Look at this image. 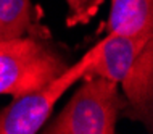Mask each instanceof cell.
Listing matches in <instances>:
<instances>
[{"instance_id":"1","label":"cell","mask_w":153,"mask_h":134,"mask_svg":"<svg viewBox=\"0 0 153 134\" xmlns=\"http://www.w3.org/2000/svg\"><path fill=\"white\" fill-rule=\"evenodd\" d=\"M82 84L44 133L47 134H114L126 99L118 82L102 76H84Z\"/></svg>"},{"instance_id":"2","label":"cell","mask_w":153,"mask_h":134,"mask_svg":"<svg viewBox=\"0 0 153 134\" xmlns=\"http://www.w3.org/2000/svg\"><path fill=\"white\" fill-rule=\"evenodd\" d=\"M68 68L63 57L34 37L0 40V95L31 94Z\"/></svg>"},{"instance_id":"3","label":"cell","mask_w":153,"mask_h":134,"mask_svg":"<svg viewBox=\"0 0 153 134\" xmlns=\"http://www.w3.org/2000/svg\"><path fill=\"white\" fill-rule=\"evenodd\" d=\"M97 55V44L77 63L68 66L63 73L48 84L31 94L11 100L7 108L0 112V134H34L47 123L53 107L60 97L87 74Z\"/></svg>"},{"instance_id":"4","label":"cell","mask_w":153,"mask_h":134,"mask_svg":"<svg viewBox=\"0 0 153 134\" xmlns=\"http://www.w3.org/2000/svg\"><path fill=\"white\" fill-rule=\"evenodd\" d=\"M153 36H113L106 34L97 44V55L89 66L85 76H102L110 81L121 82L127 74L135 57Z\"/></svg>"},{"instance_id":"5","label":"cell","mask_w":153,"mask_h":134,"mask_svg":"<svg viewBox=\"0 0 153 134\" xmlns=\"http://www.w3.org/2000/svg\"><path fill=\"white\" fill-rule=\"evenodd\" d=\"M123 86L127 115L150 124L153 100V39L143 45L127 74L119 82Z\"/></svg>"},{"instance_id":"6","label":"cell","mask_w":153,"mask_h":134,"mask_svg":"<svg viewBox=\"0 0 153 134\" xmlns=\"http://www.w3.org/2000/svg\"><path fill=\"white\" fill-rule=\"evenodd\" d=\"M106 34L153 36V0H111Z\"/></svg>"},{"instance_id":"7","label":"cell","mask_w":153,"mask_h":134,"mask_svg":"<svg viewBox=\"0 0 153 134\" xmlns=\"http://www.w3.org/2000/svg\"><path fill=\"white\" fill-rule=\"evenodd\" d=\"M32 29L29 0H0V40L21 37Z\"/></svg>"},{"instance_id":"8","label":"cell","mask_w":153,"mask_h":134,"mask_svg":"<svg viewBox=\"0 0 153 134\" xmlns=\"http://www.w3.org/2000/svg\"><path fill=\"white\" fill-rule=\"evenodd\" d=\"M66 3L69 7L68 24L73 26L77 23H87L98 10L102 0H66Z\"/></svg>"}]
</instances>
